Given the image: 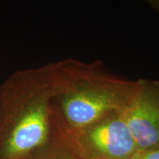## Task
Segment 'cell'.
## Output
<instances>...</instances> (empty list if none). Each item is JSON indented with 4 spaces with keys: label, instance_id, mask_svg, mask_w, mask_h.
<instances>
[{
    "label": "cell",
    "instance_id": "cell-3",
    "mask_svg": "<svg viewBox=\"0 0 159 159\" xmlns=\"http://www.w3.org/2000/svg\"><path fill=\"white\" fill-rule=\"evenodd\" d=\"M60 137L81 159H131L138 154L122 112L119 111Z\"/></svg>",
    "mask_w": 159,
    "mask_h": 159
},
{
    "label": "cell",
    "instance_id": "cell-8",
    "mask_svg": "<svg viewBox=\"0 0 159 159\" xmlns=\"http://www.w3.org/2000/svg\"><path fill=\"white\" fill-rule=\"evenodd\" d=\"M131 159H138V158H137V155L134 157V158H131Z\"/></svg>",
    "mask_w": 159,
    "mask_h": 159
},
{
    "label": "cell",
    "instance_id": "cell-7",
    "mask_svg": "<svg viewBox=\"0 0 159 159\" xmlns=\"http://www.w3.org/2000/svg\"><path fill=\"white\" fill-rule=\"evenodd\" d=\"M145 2L150 9L159 14V0H148Z\"/></svg>",
    "mask_w": 159,
    "mask_h": 159
},
{
    "label": "cell",
    "instance_id": "cell-5",
    "mask_svg": "<svg viewBox=\"0 0 159 159\" xmlns=\"http://www.w3.org/2000/svg\"><path fill=\"white\" fill-rule=\"evenodd\" d=\"M34 159H81L77 157L69 148L59 136L54 144L43 151L42 153Z\"/></svg>",
    "mask_w": 159,
    "mask_h": 159
},
{
    "label": "cell",
    "instance_id": "cell-4",
    "mask_svg": "<svg viewBox=\"0 0 159 159\" xmlns=\"http://www.w3.org/2000/svg\"><path fill=\"white\" fill-rule=\"evenodd\" d=\"M123 118L136 144L138 153L159 147V81L140 78L134 88Z\"/></svg>",
    "mask_w": 159,
    "mask_h": 159
},
{
    "label": "cell",
    "instance_id": "cell-1",
    "mask_svg": "<svg viewBox=\"0 0 159 159\" xmlns=\"http://www.w3.org/2000/svg\"><path fill=\"white\" fill-rule=\"evenodd\" d=\"M52 63L0 84V159H34L59 138L52 112Z\"/></svg>",
    "mask_w": 159,
    "mask_h": 159
},
{
    "label": "cell",
    "instance_id": "cell-6",
    "mask_svg": "<svg viewBox=\"0 0 159 159\" xmlns=\"http://www.w3.org/2000/svg\"><path fill=\"white\" fill-rule=\"evenodd\" d=\"M138 159H159V147L153 150L137 154Z\"/></svg>",
    "mask_w": 159,
    "mask_h": 159
},
{
    "label": "cell",
    "instance_id": "cell-2",
    "mask_svg": "<svg viewBox=\"0 0 159 159\" xmlns=\"http://www.w3.org/2000/svg\"><path fill=\"white\" fill-rule=\"evenodd\" d=\"M134 80L115 75L100 61L52 63L50 105L60 135L71 134L113 112H122Z\"/></svg>",
    "mask_w": 159,
    "mask_h": 159
}]
</instances>
